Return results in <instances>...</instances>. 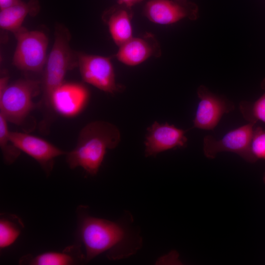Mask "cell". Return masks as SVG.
Wrapping results in <instances>:
<instances>
[{"label": "cell", "mask_w": 265, "mask_h": 265, "mask_svg": "<svg viewBox=\"0 0 265 265\" xmlns=\"http://www.w3.org/2000/svg\"><path fill=\"white\" fill-rule=\"evenodd\" d=\"M89 208L77 209L78 236L85 250V262L106 253L110 260L127 258L141 249L143 239L132 213L126 211L116 221L91 215Z\"/></svg>", "instance_id": "1"}, {"label": "cell", "mask_w": 265, "mask_h": 265, "mask_svg": "<svg viewBox=\"0 0 265 265\" xmlns=\"http://www.w3.org/2000/svg\"><path fill=\"white\" fill-rule=\"evenodd\" d=\"M117 127L108 122L95 121L80 131L76 146L66 153V161L71 169L82 167L91 176L96 175L107 150L115 148L120 141Z\"/></svg>", "instance_id": "2"}, {"label": "cell", "mask_w": 265, "mask_h": 265, "mask_svg": "<svg viewBox=\"0 0 265 265\" xmlns=\"http://www.w3.org/2000/svg\"><path fill=\"white\" fill-rule=\"evenodd\" d=\"M70 34L63 27L55 30L54 41L44 66L42 81L43 99L50 107V100L54 90L63 83L67 72L75 65L69 45Z\"/></svg>", "instance_id": "3"}, {"label": "cell", "mask_w": 265, "mask_h": 265, "mask_svg": "<svg viewBox=\"0 0 265 265\" xmlns=\"http://www.w3.org/2000/svg\"><path fill=\"white\" fill-rule=\"evenodd\" d=\"M40 82L20 80L11 83L0 93V113L8 122L21 124L36 106L33 101L40 91Z\"/></svg>", "instance_id": "4"}, {"label": "cell", "mask_w": 265, "mask_h": 265, "mask_svg": "<svg viewBox=\"0 0 265 265\" xmlns=\"http://www.w3.org/2000/svg\"><path fill=\"white\" fill-rule=\"evenodd\" d=\"M17 45L13 64L23 71L39 72L46 60L48 39L39 30H28L22 27L14 32Z\"/></svg>", "instance_id": "5"}, {"label": "cell", "mask_w": 265, "mask_h": 265, "mask_svg": "<svg viewBox=\"0 0 265 265\" xmlns=\"http://www.w3.org/2000/svg\"><path fill=\"white\" fill-rule=\"evenodd\" d=\"M256 123L248 122L226 133L217 139L212 135H206L203 140V153L210 159H214L222 152L235 153L247 162L254 163L257 159L251 149V140Z\"/></svg>", "instance_id": "6"}, {"label": "cell", "mask_w": 265, "mask_h": 265, "mask_svg": "<svg viewBox=\"0 0 265 265\" xmlns=\"http://www.w3.org/2000/svg\"><path fill=\"white\" fill-rule=\"evenodd\" d=\"M78 65L81 77L86 83L110 94L124 89L116 82L113 66L109 57L79 53Z\"/></svg>", "instance_id": "7"}, {"label": "cell", "mask_w": 265, "mask_h": 265, "mask_svg": "<svg viewBox=\"0 0 265 265\" xmlns=\"http://www.w3.org/2000/svg\"><path fill=\"white\" fill-rule=\"evenodd\" d=\"M198 7L188 0H149L144 14L151 22L168 25L184 19L195 21L198 17Z\"/></svg>", "instance_id": "8"}, {"label": "cell", "mask_w": 265, "mask_h": 265, "mask_svg": "<svg viewBox=\"0 0 265 265\" xmlns=\"http://www.w3.org/2000/svg\"><path fill=\"white\" fill-rule=\"evenodd\" d=\"M199 99L193 127L212 130L215 128L222 116L234 110V104L226 98L211 92L205 85H200L197 90Z\"/></svg>", "instance_id": "9"}, {"label": "cell", "mask_w": 265, "mask_h": 265, "mask_svg": "<svg viewBox=\"0 0 265 265\" xmlns=\"http://www.w3.org/2000/svg\"><path fill=\"white\" fill-rule=\"evenodd\" d=\"M10 140L21 151L36 160L45 173L52 171L54 159L66 152L52 143L36 136L25 132L9 131Z\"/></svg>", "instance_id": "10"}, {"label": "cell", "mask_w": 265, "mask_h": 265, "mask_svg": "<svg viewBox=\"0 0 265 265\" xmlns=\"http://www.w3.org/2000/svg\"><path fill=\"white\" fill-rule=\"evenodd\" d=\"M186 131L167 123L155 122L147 129L145 141V157L156 156L163 151L187 145Z\"/></svg>", "instance_id": "11"}, {"label": "cell", "mask_w": 265, "mask_h": 265, "mask_svg": "<svg viewBox=\"0 0 265 265\" xmlns=\"http://www.w3.org/2000/svg\"><path fill=\"white\" fill-rule=\"evenodd\" d=\"M89 96V91L83 84L64 82L52 93L50 107L62 116L75 117L84 109Z\"/></svg>", "instance_id": "12"}, {"label": "cell", "mask_w": 265, "mask_h": 265, "mask_svg": "<svg viewBox=\"0 0 265 265\" xmlns=\"http://www.w3.org/2000/svg\"><path fill=\"white\" fill-rule=\"evenodd\" d=\"M160 54L159 43L152 34L148 33L142 37H132L119 47L115 56L122 63L134 66Z\"/></svg>", "instance_id": "13"}, {"label": "cell", "mask_w": 265, "mask_h": 265, "mask_svg": "<svg viewBox=\"0 0 265 265\" xmlns=\"http://www.w3.org/2000/svg\"><path fill=\"white\" fill-rule=\"evenodd\" d=\"M119 5L109 9L104 15L111 38L118 47L133 37L131 8Z\"/></svg>", "instance_id": "14"}, {"label": "cell", "mask_w": 265, "mask_h": 265, "mask_svg": "<svg viewBox=\"0 0 265 265\" xmlns=\"http://www.w3.org/2000/svg\"><path fill=\"white\" fill-rule=\"evenodd\" d=\"M85 262L80 244L68 247L61 252H49L36 256L27 255L20 260V264L32 265H70Z\"/></svg>", "instance_id": "15"}, {"label": "cell", "mask_w": 265, "mask_h": 265, "mask_svg": "<svg viewBox=\"0 0 265 265\" xmlns=\"http://www.w3.org/2000/svg\"><path fill=\"white\" fill-rule=\"evenodd\" d=\"M38 6L36 0H30L27 3L21 1L12 6L0 10V27L15 32L22 27L21 26L27 15L34 14L37 11Z\"/></svg>", "instance_id": "16"}, {"label": "cell", "mask_w": 265, "mask_h": 265, "mask_svg": "<svg viewBox=\"0 0 265 265\" xmlns=\"http://www.w3.org/2000/svg\"><path fill=\"white\" fill-rule=\"evenodd\" d=\"M23 227L21 219L14 215L1 216L0 219V248L3 249L13 244Z\"/></svg>", "instance_id": "17"}, {"label": "cell", "mask_w": 265, "mask_h": 265, "mask_svg": "<svg viewBox=\"0 0 265 265\" xmlns=\"http://www.w3.org/2000/svg\"><path fill=\"white\" fill-rule=\"evenodd\" d=\"M261 87L264 92L255 101H242L239 103L240 111L248 122L265 123V78L261 82Z\"/></svg>", "instance_id": "18"}, {"label": "cell", "mask_w": 265, "mask_h": 265, "mask_svg": "<svg viewBox=\"0 0 265 265\" xmlns=\"http://www.w3.org/2000/svg\"><path fill=\"white\" fill-rule=\"evenodd\" d=\"M7 122L0 113V147L5 163L11 164L17 159L21 151L9 138Z\"/></svg>", "instance_id": "19"}, {"label": "cell", "mask_w": 265, "mask_h": 265, "mask_svg": "<svg viewBox=\"0 0 265 265\" xmlns=\"http://www.w3.org/2000/svg\"><path fill=\"white\" fill-rule=\"evenodd\" d=\"M252 153L255 158L265 160V130L255 128L251 143Z\"/></svg>", "instance_id": "20"}, {"label": "cell", "mask_w": 265, "mask_h": 265, "mask_svg": "<svg viewBox=\"0 0 265 265\" xmlns=\"http://www.w3.org/2000/svg\"><path fill=\"white\" fill-rule=\"evenodd\" d=\"M20 1V0H0V10L12 6Z\"/></svg>", "instance_id": "21"}, {"label": "cell", "mask_w": 265, "mask_h": 265, "mask_svg": "<svg viewBox=\"0 0 265 265\" xmlns=\"http://www.w3.org/2000/svg\"><path fill=\"white\" fill-rule=\"evenodd\" d=\"M143 0H118L119 4L131 8L135 4L140 2Z\"/></svg>", "instance_id": "22"}, {"label": "cell", "mask_w": 265, "mask_h": 265, "mask_svg": "<svg viewBox=\"0 0 265 265\" xmlns=\"http://www.w3.org/2000/svg\"><path fill=\"white\" fill-rule=\"evenodd\" d=\"M263 182L265 184V173L264 174V176H263Z\"/></svg>", "instance_id": "23"}]
</instances>
